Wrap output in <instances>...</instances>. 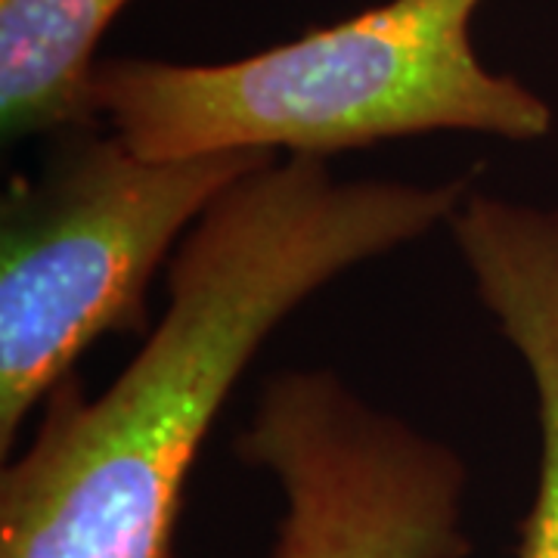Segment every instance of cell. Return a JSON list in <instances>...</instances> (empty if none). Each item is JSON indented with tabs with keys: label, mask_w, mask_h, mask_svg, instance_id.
I'll list each match as a JSON object with an SVG mask.
<instances>
[{
	"label": "cell",
	"mask_w": 558,
	"mask_h": 558,
	"mask_svg": "<svg viewBox=\"0 0 558 558\" xmlns=\"http://www.w3.org/2000/svg\"><path fill=\"white\" fill-rule=\"evenodd\" d=\"M469 178H336L279 156L208 205L168 260V311L100 395L72 376L0 475V558H174L202 444L307 299L447 227Z\"/></svg>",
	"instance_id": "1"
},
{
	"label": "cell",
	"mask_w": 558,
	"mask_h": 558,
	"mask_svg": "<svg viewBox=\"0 0 558 558\" xmlns=\"http://www.w3.org/2000/svg\"><path fill=\"white\" fill-rule=\"evenodd\" d=\"M481 3L388 0L230 62L100 60L94 102L106 128L146 159H326L438 131L549 137L553 106L475 53Z\"/></svg>",
	"instance_id": "2"
},
{
	"label": "cell",
	"mask_w": 558,
	"mask_h": 558,
	"mask_svg": "<svg viewBox=\"0 0 558 558\" xmlns=\"http://www.w3.org/2000/svg\"><path fill=\"white\" fill-rule=\"evenodd\" d=\"M277 153L146 159L102 124L50 140L0 205V453L102 336L146 329L165 260L223 190Z\"/></svg>",
	"instance_id": "3"
},
{
	"label": "cell",
	"mask_w": 558,
	"mask_h": 558,
	"mask_svg": "<svg viewBox=\"0 0 558 558\" xmlns=\"http://www.w3.org/2000/svg\"><path fill=\"white\" fill-rule=\"evenodd\" d=\"M233 453L282 499L270 558L472 553L465 459L329 369L270 376Z\"/></svg>",
	"instance_id": "4"
},
{
	"label": "cell",
	"mask_w": 558,
	"mask_h": 558,
	"mask_svg": "<svg viewBox=\"0 0 558 558\" xmlns=\"http://www.w3.org/2000/svg\"><path fill=\"white\" fill-rule=\"evenodd\" d=\"M447 230L534 391L537 487L521 558H558V208L472 193Z\"/></svg>",
	"instance_id": "5"
},
{
	"label": "cell",
	"mask_w": 558,
	"mask_h": 558,
	"mask_svg": "<svg viewBox=\"0 0 558 558\" xmlns=\"http://www.w3.org/2000/svg\"><path fill=\"white\" fill-rule=\"evenodd\" d=\"M128 0H0V131L7 143L102 124L97 44Z\"/></svg>",
	"instance_id": "6"
}]
</instances>
